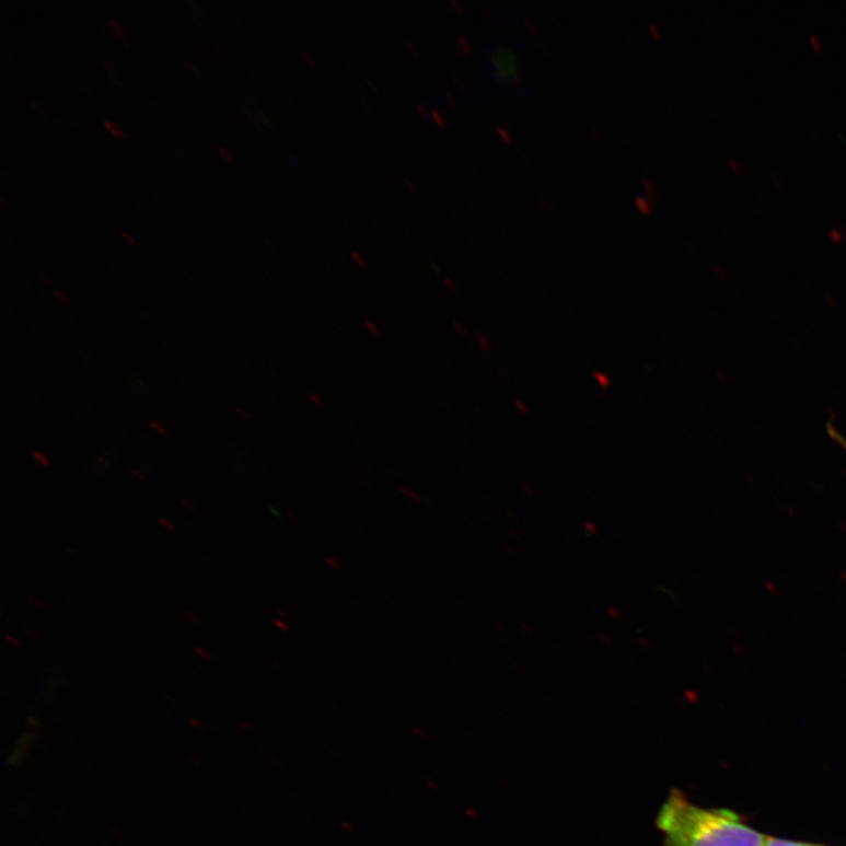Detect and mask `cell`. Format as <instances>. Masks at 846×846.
I'll list each match as a JSON object with an SVG mask.
<instances>
[{
  "label": "cell",
  "instance_id": "cell-29",
  "mask_svg": "<svg viewBox=\"0 0 846 846\" xmlns=\"http://www.w3.org/2000/svg\"><path fill=\"white\" fill-rule=\"evenodd\" d=\"M185 616H186L187 618H189L192 622H195V624H198V622H199V619H198L196 616L192 615L190 613H187V612H186V613H185Z\"/></svg>",
  "mask_w": 846,
  "mask_h": 846
},
{
  "label": "cell",
  "instance_id": "cell-16",
  "mask_svg": "<svg viewBox=\"0 0 846 846\" xmlns=\"http://www.w3.org/2000/svg\"><path fill=\"white\" fill-rule=\"evenodd\" d=\"M453 327L456 331V333L462 335V337H467L468 333H467V329H466V327L464 325H462L459 322H454L453 323Z\"/></svg>",
  "mask_w": 846,
  "mask_h": 846
},
{
  "label": "cell",
  "instance_id": "cell-23",
  "mask_svg": "<svg viewBox=\"0 0 846 846\" xmlns=\"http://www.w3.org/2000/svg\"><path fill=\"white\" fill-rule=\"evenodd\" d=\"M406 44H407V46L409 47L410 51H412L413 54H415V56H417V57H419V56H420L419 51L417 50V47H415V45H414V44H412L410 42H407Z\"/></svg>",
  "mask_w": 846,
  "mask_h": 846
},
{
  "label": "cell",
  "instance_id": "cell-25",
  "mask_svg": "<svg viewBox=\"0 0 846 846\" xmlns=\"http://www.w3.org/2000/svg\"><path fill=\"white\" fill-rule=\"evenodd\" d=\"M5 638H7L8 641L13 644L14 646H18V647L21 646V642L20 641H15L14 637L7 635Z\"/></svg>",
  "mask_w": 846,
  "mask_h": 846
},
{
  "label": "cell",
  "instance_id": "cell-20",
  "mask_svg": "<svg viewBox=\"0 0 846 846\" xmlns=\"http://www.w3.org/2000/svg\"><path fill=\"white\" fill-rule=\"evenodd\" d=\"M54 294L62 303V305H67V306L70 305L69 298H67L66 295H63L62 293H60L58 291H56Z\"/></svg>",
  "mask_w": 846,
  "mask_h": 846
},
{
  "label": "cell",
  "instance_id": "cell-1",
  "mask_svg": "<svg viewBox=\"0 0 846 846\" xmlns=\"http://www.w3.org/2000/svg\"><path fill=\"white\" fill-rule=\"evenodd\" d=\"M657 825L664 846H765L769 838L737 812L698 807L675 789L662 804Z\"/></svg>",
  "mask_w": 846,
  "mask_h": 846
},
{
  "label": "cell",
  "instance_id": "cell-19",
  "mask_svg": "<svg viewBox=\"0 0 846 846\" xmlns=\"http://www.w3.org/2000/svg\"><path fill=\"white\" fill-rule=\"evenodd\" d=\"M196 651H197L198 656H200L202 659H207V660L212 659L211 653L209 651H207L206 649H202V648L198 647V648H196Z\"/></svg>",
  "mask_w": 846,
  "mask_h": 846
},
{
  "label": "cell",
  "instance_id": "cell-18",
  "mask_svg": "<svg viewBox=\"0 0 846 846\" xmlns=\"http://www.w3.org/2000/svg\"><path fill=\"white\" fill-rule=\"evenodd\" d=\"M729 165L732 169L733 172L737 174H740L742 172L741 165L735 161V159L730 158L729 159Z\"/></svg>",
  "mask_w": 846,
  "mask_h": 846
},
{
  "label": "cell",
  "instance_id": "cell-31",
  "mask_svg": "<svg viewBox=\"0 0 846 846\" xmlns=\"http://www.w3.org/2000/svg\"><path fill=\"white\" fill-rule=\"evenodd\" d=\"M452 4L457 9L459 12H462V4L456 2V0H453Z\"/></svg>",
  "mask_w": 846,
  "mask_h": 846
},
{
  "label": "cell",
  "instance_id": "cell-22",
  "mask_svg": "<svg viewBox=\"0 0 846 846\" xmlns=\"http://www.w3.org/2000/svg\"><path fill=\"white\" fill-rule=\"evenodd\" d=\"M275 625H276L277 627H279L280 629H282V631H287V630H289V626H287V625L285 624V622H282V621H280V619L276 621V622H275Z\"/></svg>",
  "mask_w": 846,
  "mask_h": 846
},
{
  "label": "cell",
  "instance_id": "cell-32",
  "mask_svg": "<svg viewBox=\"0 0 846 846\" xmlns=\"http://www.w3.org/2000/svg\"><path fill=\"white\" fill-rule=\"evenodd\" d=\"M27 601L30 602V604H32V605H35V606H39V609H40V604H39V603H37V601H36V600H34V599H27Z\"/></svg>",
  "mask_w": 846,
  "mask_h": 846
},
{
  "label": "cell",
  "instance_id": "cell-5",
  "mask_svg": "<svg viewBox=\"0 0 846 846\" xmlns=\"http://www.w3.org/2000/svg\"><path fill=\"white\" fill-rule=\"evenodd\" d=\"M827 430H828L830 437H832L836 442H838V444L846 453V439L839 432H837V430L832 425H828Z\"/></svg>",
  "mask_w": 846,
  "mask_h": 846
},
{
  "label": "cell",
  "instance_id": "cell-13",
  "mask_svg": "<svg viewBox=\"0 0 846 846\" xmlns=\"http://www.w3.org/2000/svg\"><path fill=\"white\" fill-rule=\"evenodd\" d=\"M150 426L155 430V432L159 436L167 437V430H166V428L162 424H159V422H155V421H151Z\"/></svg>",
  "mask_w": 846,
  "mask_h": 846
},
{
  "label": "cell",
  "instance_id": "cell-34",
  "mask_svg": "<svg viewBox=\"0 0 846 846\" xmlns=\"http://www.w3.org/2000/svg\"><path fill=\"white\" fill-rule=\"evenodd\" d=\"M38 277H39L42 280H44V281H47V283H50V280H49V279H46V278H45V277H44L42 274H38Z\"/></svg>",
  "mask_w": 846,
  "mask_h": 846
},
{
  "label": "cell",
  "instance_id": "cell-17",
  "mask_svg": "<svg viewBox=\"0 0 846 846\" xmlns=\"http://www.w3.org/2000/svg\"><path fill=\"white\" fill-rule=\"evenodd\" d=\"M159 523H161L165 530L170 532H177V529H175V525L167 521L166 519H159Z\"/></svg>",
  "mask_w": 846,
  "mask_h": 846
},
{
  "label": "cell",
  "instance_id": "cell-26",
  "mask_svg": "<svg viewBox=\"0 0 846 846\" xmlns=\"http://www.w3.org/2000/svg\"><path fill=\"white\" fill-rule=\"evenodd\" d=\"M182 505H183V506H185L187 509L192 510V512H196V509H195V507H194V506H192V505H190L189 502H187L186 500H182Z\"/></svg>",
  "mask_w": 846,
  "mask_h": 846
},
{
  "label": "cell",
  "instance_id": "cell-30",
  "mask_svg": "<svg viewBox=\"0 0 846 846\" xmlns=\"http://www.w3.org/2000/svg\"><path fill=\"white\" fill-rule=\"evenodd\" d=\"M445 98L450 100V102H452L454 106L456 105V101L454 100L453 95H451L450 92H445Z\"/></svg>",
  "mask_w": 846,
  "mask_h": 846
},
{
  "label": "cell",
  "instance_id": "cell-6",
  "mask_svg": "<svg viewBox=\"0 0 846 846\" xmlns=\"http://www.w3.org/2000/svg\"><path fill=\"white\" fill-rule=\"evenodd\" d=\"M32 456H34V459L37 462V464H39L44 468H51V461L45 454H43L40 452H34V453H32Z\"/></svg>",
  "mask_w": 846,
  "mask_h": 846
},
{
  "label": "cell",
  "instance_id": "cell-9",
  "mask_svg": "<svg viewBox=\"0 0 846 846\" xmlns=\"http://www.w3.org/2000/svg\"><path fill=\"white\" fill-rule=\"evenodd\" d=\"M477 340H478V344L482 345L484 352L485 354H489L490 352V341H489L487 335L478 334L477 335Z\"/></svg>",
  "mask_w": 846,
  "mask_h": 846
},
{
  "label": "cell",
  "instance_id": "cell-7",
  "mask_svg": "<svg viewBox=\"0 0 846 846\" xmlns=\"http://www.w3.org/2000/svg\"><path fill=\"white\" fill-rule=\"evenodd\" d=\"M363 326H364V329L372 335V337H374V338H380L381 337V329L373 322L366 321L363 323Z\"/></svg>",
  "mask_w": 846,
  "mask_h": 846
},
{
  "label": "cell",
  "instance_id": "cell-3",
  "mask_svg": "<svg viewBox=\"0 0 846 846\" xmlns=\"http://www.w3.org/2000/svg\"><path fill=\"white\" fill-rule=\"evenodd\" d=\"M765 846H824V845L769 837L768 841H766Z\"/></svg>",
  "mask_w": 846,
  "mask_h": 846
},
{
  "label": "cell",
  "instance_id": "cell-12",
  "mask_svg": "<svg viewBox=\"0 0 846 846\" xmlns=\"http://www.w3.org/2000/svg\"><path fill=\"white\" fill-rule=\"evenodd\" d=\"M234 410L237 414V417L242 418L245 421H251L253 418L252 414L242 407H235Z\"/></svg>",
  "mask_w": 846,
  "mask_h": 846
},
{
  "label": "cell",
  "instance_id": "cell-8",
  "mask_svg": "<svg viewBox=\"0 0 846 846\" xmlns=\"http://www.w3.org/2000/svg\"><path fill=\"white\" fill-rule=\"evenodd\" d=\"M309 398H310L311 404L315 408H317V409L325 408V402H324V398L321 395L315 394V393H310L309 394Z\"/></svg>",
  "mask_w": 846,
  "mask_h": 846
},
{
  "label": "cell",
  "instance_id": "cell-10",
  "mask_svg": "<svg viewBox=\"0 0 846 846\" xmlns=\"http://www.w3.org/2000/svg\"><path fill=\"white\" fill-rule=\"evenodd\" d=\"M350 257L355 260V263L362 269L367 268L366 260L361 257V254H359L356 251L350 252Z\"/></svg>",
  "mask_w": 846,
  "mask_h": 846
},
{
  "label": "cell",
  "instance_id": "cell-2",
  "mask_svg": "<svg viewBox=\"0 0 846 846\" xmlns=\"http://www.w3.org/2000/svg\"><path fill=\"white\" fill-rule=\"evenodd\" d=\"M492 62L495 69H497L498 77L502 82L517 81L519 78V68L514 54L507 49V47L499 45L495 47L492 55Z\"/></svg>",
  "mask_w": 846,
  "mask_h": 846
},
{
  "label": "cell",
  "instance_id": "cell-33",
  "mask_svg": "<svg viewBox=\"0 0 846 846\" xmlns=\"http://www.w3.org/2000/svg\"><path fill=\"white\" fill-rule=\"evenodd\" d=\"M404 182L410 187V189H415V185H413L408 178H404Z\"/></svg>",
  "mask_w": 846,
  "mask_h": 846
},
{
  "label": "cell",
  "instance_id": "cell-27",
  "mask_svg": "<svg viewBox=\"0 0 846 846\" xmlns=\"http://www.w3.org/2000/svg\"><path fill=\"white\" fill-rule=\"evenodd\" d=\"M301 55L303 56V58H305L314 67V61H313L312 57L309 54H306L305 51H302Z\"/></svg>",
  "mask_w": 846,
  "mask_h": 846
},
{
  "label": "cell",
  "instance_id": "cell-11",
  "mask_svg": "<svg viewBox=\"0 0 846 846\" xmlns=\"http://www.w3.org/2000/svg\"><path fill=\"white\" fill-rule=\"evenodd\" d=\"M809 42L812 45V49L813 50H815L816 53H821L822 51V44H821V40H820V38L818 36L810 35L809 36Z\"/></svg>",
  "mask_w": 846,
  "mask_h": 846
},
{
  "label": "cell",
  "instance_id": "cell-4",
  "mask_svg": "<svg viewBox=\"0 0 846 846\" xmlns=\"http://www.w3.org/2000/svg\"><path fill=\"white\" fill-rule=\"evenodd\" d=\"M398 491H401L404 495V497L408 500H412L415 502H421L420 495L414 489L401 486L398 487Z\"/></svg>",
  "mask_w": 846,
  "mask_h": 846
},
{
  "label": "cell",
  "instance_id": "cell-24",
  "mask_svg": "<svg viewBox=\"0 0 846 846\" xmlns=\"http://www.w3.org/2000/svg\"><path fill=\"white\" fill-rule=\"evenodd\" d=\"M417 108L420 111V114H421V115H422V116H424L426 119H428V118H429V115L427 114V109H426V107H425V106H422L421 104H419V105L417 106Z\"/></svg>",
  "mask_w": 846,
  "mask_h": 846
},
{
  "label": "cell",
  "instance_id": "cell-28",
  "mask_svg": "<svg viewBox=\"0 0 846 846\" xmlns=\"http://www.w3.org/2000/svg\"><path fill=\"white\" fill-rule=\"evenodd\" d=\"M131 473H132L135 476H137L138 478H141V480H146V476H143V475H142V473H140L139 471H137V470H131Z\"/></svg>",
  "mask_w": 846,
  "mask_h": 846
},
{
  "label": "cell",
  "instance_id": "cell-15",
  "mask_svg": "<svg viewBox=\"0 0 846 846\" xmlns=\"http://www.w3.org/2000/svg\"><path fill=\"white\" fill-rule=\"evenodd\" d=\"M443 285L445 286V289L449 290L451 293H453V294L457 293V286H456V283L452 279L444 278L443 279Z\"/></svg>",
  "mask_w": 846,
  "mask_h": 846
},
{
  "label": "cell",
  "instance_id": "cell-21",
  "mask_svg": "<svg viewBox=\"0 0 846 846\" xmlns=\"http://www.w3.org/2000/svg\"><path fill=\"white\" fill-rule=\"evenodd\" d=\"M772 181H773V183H774V185H775L776 187H781V186H784V182H781V179L778 177V175H777L776 173H773V174H772Z\"/></svg>",
  "mask_w": 846,
  "mask_h": 846
},
{
  "label": "cell",
  "instance_id": "cell-14",
  "mask_svg": "<svg viewBox=\"0 0 846 846\" xmlns=\"http://www.w3.org/2000/svg\"><path fill=\"white\" fill-rule=\"evenodd\" d=\"M430 116L433 117L434 121L438 124L439 127H441V129H445V121L437 109L430 111Z\"/></svg>",
  "mask_w": 846,
  "mask_h": 846
}]
</instances>
